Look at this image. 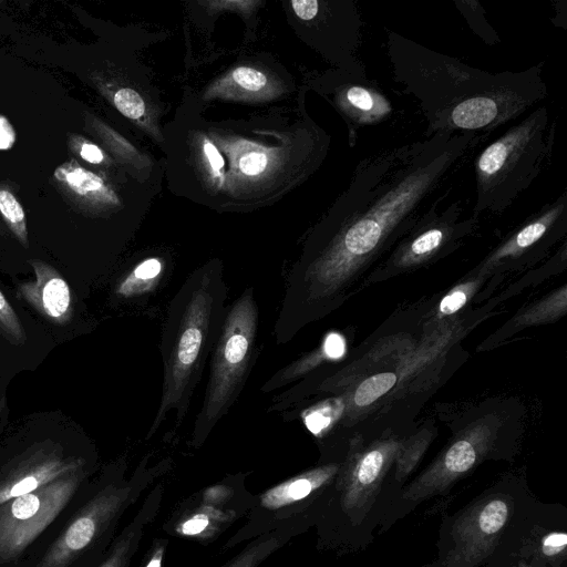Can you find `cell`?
Masks as SVG:
<instances>
[{
  "instance_id": "31",
  "label": "cell",
  "mask_w": 567,
  "mask_h": 567,
  "mask_svg": "<svg viewBox=\"0 0 567 567\" xmlns=\"http://www.w3.org/2000/svg\"><path fill=\"white\" fill-rule=\"evenodd\" d=\"M329 359H339L343 355L346 344L343 338L339 333H330L322 343Z\"/></svg>"
},
{
  "instance_id": "33",
  "label": "cell",
  "mask_w": 567,
  "mask_h": 567,
  "mask_svg": "<svg viewBox=\"0 0 567 567\" xmlns=\"http://www.w3.org/2000/svg\"><path fill=\"white\" fill-rule=\"evenodd\" d=\"M17 140V134L10 121L0 114V151L12 148Z\"/></svg>"
},
{
  "instance_id": "25",
  "label": "cell",
  "mask_w": 567,
  "mask_h": 567,
  "mask_svg": "<svg viewBox=\"0 0 567 567\" xmlns=\"http://www.w3.org/2000/svg\"><path fill=\"white\" fill-rule=\"evenodd\" d=\"M113 105L126 117L140 120L145 113V104L141 95L130 87H118L112 94Z\"/></svg>"
},
{
  "instance_id": "27",
  "label": "cell",
  "mask_w": 567,
  "mask_h": 567,
  "mask_svg": "<svg viewBox=\"0 0 567 567\" xmlns=\"http://www.w3.org/2000/svg\"><path fill=\"white\" fill-rule=\"evenodd\" d=\"M233 79L239 86L249 91L261 90L267 83L262 72L247 66L237 68L233 72Z\"/></svg>"
},
{
  "instance_id": "9",
  "label": "cell",
  "mask_w": 567,
  "mask_h": 567,
  "mask_svg": "<svg viewBox=\"0 0 567 567\" xmlns=\"http://www.w3.org/2000/svg\"><path fill=\"white\" fill-rule=\"evenodd\" d=\"M84 468L0 505V563L19 557L66 507Z\"/></svg>"
},
{
  "instance_id": "3",
  "label": "cell",
  "mask_w": 567,
  "mask_h": 567,
  "mask_svg": "<svg viewBox=\"0 0 567 567\" xmlns=\"http://www.w3.org/2000/svg\"><path fill=\"white\" fill-rule=\"evenodd\" d=\"M227 298L223 264L210 260L188 275L168 302L159 343L162 393L146 439L158 431L172 412L175 431L184 422L220 334L228 310Z\"/></svg>"
},
{
  "instance_id": "13",
  "label": "cell",
  "mask_w": 567,
  "mask_h": 567,
  "mask_svg": "<svg viewBox=\"0 0 567 567\" xmlns=\"http://www.w3.org/2000/svg\"><path fill=\"white\" fill-rule=\"evenodd\" d=\"M395 451V443H382L364 452L346 472L339 470L337 491L344 513L352 514L372 502Z\"/></svg>"
},
{
  "instance_id": "7",
  "label": "cell",
  "mask_w": 567,
  "mask_h": 567,
  "mask_svg": "<svg viewBox=\"0 0 567 567\" xmlns=\"http://www.w3.org/2000/svg\"><path fill=\"white\" fill-rule=\"evenodd\" d=\"M247 473L228 474L189 495L171 512L163 529L172 536L207 545L246 517L255 496L246 486Z\"/></svg>"
},
{
  "instance_id": "12",
  "label": "cell",
  "mask_w": 567,
  "mask_h": 567,
  "mask_svg": "<svg viewBox=\"0 0 567 567\" xmlns=\"http://www.w3.org/2000/svg\"><path fill=\"white\" fill-rule=\"evenodd\" d=\"M333 97L349 130L353 146L362 127L379 125L393 114V105L379 84L368 75L358 76L343 71L336 79Z\"/></svg>"
},
{
  "instance_id": "18",
  "label": "cell",
  "mask_w": 567,
  "mask_h": 567,
  "mask_svg": "<svg viewBox=\"0 0 567 567\" xmlns=\"http://www.w3.org/2000/svg\"><path fill=\"white\" fill-rule=\"evenodd\" d=\"M0 215L16 239L29 248L24 209L7 182H0Z\"/></svg>"
},
{
  "instance_id": "8",
  "label": "cell",
  "mask_w": 567,
  "mask_h": 567,
  "mask_svg": "<svg viewBox=\"0 0 567 567\" xmlns=\"http://www.w3.org/2000/svg\"><path fill=\"white\" fill-rule=\"evenodd\" d=\"M340 470L338 463H326L265 489L255 496V503L245 524L223 545L228 550L270 532L287 520L309 514L318 498L330 487Z\"/></svg>"
},
{
  "instance_id": "17",
  "label": "cell",
  "mask_w": 567,
  "mask_h": 567,
  "mask_svg": "<svg viewBox=\"0 0 567 567\" xmlns=\"http://www.w3.org/2000/svg\"><path fill=\"white\" fill-rule=\"evenodd\" d=\"M310 524L309 514L287 520L277 528L249 540L240 551L218 567H259L262 561L295 536L306 532Z\"/></svg>"
},
{
  "instance_id": "4",
  "label": "cell",
  "mask_w": 567,
  "mask_h": 567,
  "mask_svg": "<svg viewBox=\"0 0 567 567\" xmlns=\"http://www.w3.org/2000/svg\"><path fill=\"white\" fill-rule=\"evenodd\" d=\"M555 136L556 123L546 106H538L481 150L474 159L472 216L511 207L549 164Z\"/></svg>"
},
{
  "instance_id": "24",
  "label": "cell",
  "mask_w": 567,
  "mask_h": 567,
  "mask_svg": "<svg viewBox=\"0 0 567 567\" xmlns=\"http://www.w3.org/2000/svg\"><path fill=\"white\" fill-rule=\"evenodd\" d=\"M68 147L74 156L89 164L103 165L107 163V157L102 148L80 134H68Z\"/></svg>"
},
{
  "instance_id": "5",
  "label": "cell",
  "mask_w": 567,
  "mask_h": 567,
  "mask_svg": "<svg viewBox=\"0 0 567 567\" xmlns=\"http://www.w3.org/2000/svg\"><path fill=\"white\" fill-rule=\"evenodd\" d=\"M172 466L171 457L153 463L152 454H147L127 477L126 461H118L107 471L100 487L52 543L37 567H70L89 549L112 542L123 514Z\"/></svg>"
},
{
  "instance_id": "19",
  "label": "cell",
  "mask_w": 567,
  "mask_h": 567,
  "mask_svg": "<svg viewBox=\"0 0 567 567\" xmlns=\"http://www.w3.org/2000/svg\"><path fill=\"white\" fill-rule=\"evenodd\" d=\"M343 410V401L332 398L303 408L298 412L307 429L313 435H319L340 417Z\"/></svg>"
},
{
  "instance_id": "26",
  "label": "cell",
  "mask_w": 567,
  "mask_h": 567,
  "mask_svg": "<svg viewBox=\"0 0 567 567\" xmlns=\"http://www.w3.org/2000/svg\"><path fill=\"white\" fill-rule=\"evenodd\" d=\"M567 545V535L563 530H553L545 534L537 547L538 559H558L565 555Z\"/></svg>"
},
{
  "instance_id": "32",
  "label": "cell",
  "mask_w": 567,
  "mask_h": 567,
  "mask_svg": "<svg viewBox=\"0 0 567 567\" xmlns=\"http://www.w3.org/2000/svg\"><path fill=\"white\" fill-rule=\"evenodd\" d=\"M293 12L303 21L312 20L319 9V1L317 0H302L291 2Z\"/></svg>"
},
{
  "instance_id": "15",
  "label": "cell",
  "mask_w": 567,
  "mask_h": 567,
  "mask_svg": "<svg viewBox=\"0 0 567 567\" xmlns=\"http://www.w3.org/2000/svg\"><path fill=\"white\" fill-rule=\"evenodd\" d=\"M34 278L21 282L18 296L53 324L64 326L73 316V298L61 274L41 259H30Z\"/></svg>"
},
{
  "instance_id": "30",
  "label": "cell",
  "mask_w": 567,
  "mask_h": 567,
  "mask_svg": "<svg viewBox=\"0 0 567 567\" xmlns=\"http://www.w3.org/2000/svg\"><path fill=\"white\" fill-rule=\"evenodd\" d=\"M467 293L463 289H455L450 292L440 303V311L443 315H452L461 309L466 302Z\"/></svg>"
},
{
  "instance_id": "6",
  "label": "cell",
  "mask_w": 567,
  "mask_h": 567,
  "mask_svg": "<svg viewBox=\"0 0 567 567\" xmlns=\"http://www.w3.org/2000/svg\"><path fill=\"white\" fill-rule=\"evenodd\" d=\"M259 308L255 289L246 288L228 306L212 351L202 406L194 420L188 445L199 449L239 398L258 358Z\"/></svg>"
},
{
  "instance_id": "1",
  "label": "cell",
  "mask_w": 567,
  "mask_h": 567,
  "mask_svg": "<svg viewBox=\"0 0 567 567\" xmlns=\"http://www.w3.org/2000/svg\"><path fill=\"white\" fill-rule=\"evenodd\" d=\"M486 138L435 134L362 158L320 233L287 276L274 327L276 342H290L331 309L348 276L406 234Z\"/></svg>"
},
{
  "instance_id": "10",
  "label": "cell",
  "mask_w": 567,
  "mask_h": 567,
  "mask_svg": "<svg viewBox=\"0 0 567 567\" xmlns=\"http://www.w3.org/2000/svg\"><path fill=\"white\" fill-rule=\"evenodd\" d=\"M508 497L488 495L467 507L455 522L449 550L437 567H475L485 559L508 523Z\"/></svg>"
},
{
  "instance_id": "28",
  "label": "cell",
  "mask_w": 567,
  "mask_h": 567,
  "mask_svg": "<svg viewBox=\"0 0 567 567\" xmlns=\"http://www.w3.org/2000/svg\"><path fill=\"white\" fill-rule=\"evenodd\" d=\"M167 546L168 540L166 538H154L142 560L141 567H163Z\"/></svg>"
},
{
  "instance_id": "20",
  "label": "cell",
  "mask_w": 567,
  "mask_h": 567,
  "mask_svg": "<svg viewBox=\"0 0 567 567\" xmlns=\"http://www.w3.org/2000/svg\"><path fill=\"white\" fill-rule=\"evenodd\" d=\"M163 265L157 258H150L138 264L117 286L116 293L132 297L142 292V285L154 284L161 277Z\"/></svg>"
},
{
  "instance_id": "14",
  "label": "cell",
  "mask_w": 567,
  "mask_h": 567,
  "mask_svg": "<svg viewBox=\"0 0 567 567\" xmlns=\"http://www.w3.org/2000/svg\"><path fill=\"white\" fill-rule=\"evenodd\" d=\"M52 184L74 210L84 215H100L118 203L106 182L82 166L75 157L55 167Z\"/></svg>"
},
{
  "instance_id": "11",
  "label": "cell",
  "mask_w": 567,
  "mask_h": 567,
  "mask_svg": "<svg viewBox=\"0 0 567 567\" xmlns=\"http://www.w3.org/2000/svg\"><path fill=\"white\" fill-rule=\"evenodd\" d=\"M82 457L66 456L52 442L33 445L0 471V505L84 468Z\"/></svg>"
},
{
  "instance_id": "29",
  "label": "cell",
  "mask_w": 567,
  "mask_h": 567,
  "mask_svg": "<svg viewBox=\"0 0 567 567\" xmlns=\"http://www.w3.org/2000/svg\"><path fill=\"white\" fill-rule=\"evenodd\" d=\"M267 166V156L260 152H250L239 159L240 171L249 176H255L265 171Z\"/></svg>"
},
{
  "instance_id": "34",
  "label": "cell",
  "mask_w": 567,
  "mask_h": 567,
  "mask_svg": "<svg viewBox=\"0 0 567 567\" xmlns=\"http://www.w3.org/2000/svg\"><path fill=\"white\" fill-rule=\"evenodd\" d=\"M204 152L209 161V164L215 173H219L224 167V159L217 148L210 143L204 144Z\"/></svg>"
},
{
  "instance_id": "21",
  "label": "cell",
  "mask_w": 567,
  "mask_h": 567,
  "mask_svg": "<svg viewBox=\"0 0 567 567\" xmlns=\"http://www.w3.org/2000/svg\"><path fill=\"white\" fill-rule=\"evenodd\" d=\"M396 382V375L392 372H382L365 379L354 391L353 402L358 406H367L388 391Z\"/></svg>"
},
{
  "instance_id": "22",
  "label": "cell",
  "mask_w": 567,
  "mask_h": 567,
  "mask_svg": "<svg viewBox=\"0 0 567 567\" xmlns=\"http://www.w3.org/2000/svg\"><path fill=\"white\" fill-rule=\"evenodd\" d=\"M458 11L464 16L470 28L487 44H495L499 41L497 33L488 24L484 17V10L476 1H455Z\"/></svg>"
},
{
  "instance_id": "2",
  "label": "cell",
  "mask_w": 567,
  "mask_h": 567,
  "mask_svg": "<svg viewBox=\"0 0 567 567\" xmlns=\"http://www.w3.org/2000/svg\"><path fill=\"white\" fill-rule=\"evenodd\" d=\"M393 79L419 105L425 136L488 135L547 96L544 63L491 73L388 32Z\"/></svg>"
},
{
  "instance_id": "35",
  "label": "cell",
  "mask_w": 567,
  "mask_h": 567,
  "mask_svg": "<svg viewBox=\"0 0 567 567\" xmlns=\"http://www.w3.org/2000/svg\"><path fill=\"white\" fill-rule=\"evenodd\" d=\"M8 406H7V398H6V391H0V421H3V416L7 415Z\"/></svg>"
},
{
  "instance_id": "16",
  "label": "cell",
  "mask_w": 567,
  "mask_h": 567,
  "mask_svg": "<svg viewBox=\"0 0 567 567\" xmlns=\"http://www.w3.org/2000/svg\"><path fill=\"white\" fill-rule=\"evenodd\" d=\"M163 497V483L157 482L147 493L133 518L112 540L105 557L97 567H130L147 526L154 522L159 512Z\"/></svg>"
},
{
  "instance_id": "23",
  "label": "cell",
  "mask_w": 567,
  "mask_h": 567,
  "mask_svg": "<svg viewBox=\"0 0 567 567\" xmlns=\"http://www.w3.org/2000/svg\"><path fill=\"white\" fill-rule=\"evenodd\" d=\"M0 333L12 344L22 346L27 336L17 312L0 290Z\"/></svg>"
},
{
  "instance_id": "36",
  "label": "cell",
  "mask_w": 567,
  "mask_h": 567,
  "mask_svg": "<svg viewBox=\"0 0 567 567\" xmlns=\"http://www.w3.org/2000/svg\"><path fill=\"white\" fill-rule=\"evenodd\" d=\"M517 567H529V566L526 565L525 563H519Z\"/></svg>"
}]
</instances>
